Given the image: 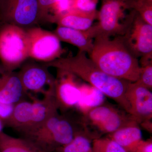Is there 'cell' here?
I'll return each mask as SVG.
<instances>
[{"instance_id":"6da1fadb","label":"cell","mask_w":152,"mask_h":152,"mask_svg":"<svg viewBox=\"0 0 152 152\" xmlns=\"http://www.w3.org/2000/svg\"><path fill=\"white\" fill-rule=\"evenodd\" d=\"M45 64L48 67L67 71L83 80L115 102L131 115L130 107L125 96L128 84L130 82L116 78L104 72L84 52L79 51L73 56L61 57Z\"/></svg>"},{"instance_id":"7a4b0ae2","label":"cell","mask_w":152,"mask_h":152,"mask_svg":"<svg viewBox=\"0 0 152 152\" xmlns=\"http://www.w3.org/2000/svg\"><path fill=\"white\" fill-rule=\"evenodd\" d=\"M99 35L94 39L89 57L102 71L116 78L134 83L138 80L140 66L121 37Z\"/></svg>"},{"instance_id":"3957f363","label":"cell","mask_w":152,"mask_h":152,"mask_svg":"<svg viewBox=\"0 0 152 152\" xmlns=\"http://www.w3.org/2000/svg\"><path fill=\"white\" fill-rule=\"evenodd\" d=\"M101 1L100 10L98 11L99 22L93 26L96 36H123L136 12L131 8L130 0H101Z\"/></svg>"},{"instance_id":"277c9868","label":"cell","mask_w":152,"mask_h":152,"mask_svg":"<svg viewBox=\"0 0 152 152\" xmlns=\"http://www.w3.org/2000/svg\"><path fill=\"white\" fill-rule=\"evenodd\" d=\"M134 120L132 115L123 109L104 104L81 117L85 132L93 140L99 138L100 135L113 133Z\"/></svg>"},{"instance_id":"5b68a950","label":"cell","mask_w":152,"mask_h":152,"mask_svg":"<svg viewBox=\"0 0 152 152\" xmlns=\"http://www.w3.org/2000/svg\"><path fill=\"white\" fill-rule=\"evenodd\" d=\"M29 58L26 29L13 24H0V61L6 69L15 70Z\"/></svg>"},{"instance_id":"8992f818","label":"cell","mask_w":152,"mask_h":152,"mask_svg":"<svg viewBox=\"0 0 152 152\" xmlns=\"http://www.w3.org/2000/svg\"><path fill=\"white\" fill-rule=\"evenodd\" d=\"M29 58L46 64L61 57V41L53 32L33 27L26 29Z\"/></svg>"},{"instance_id":"52a82bcc","label":"cell","mask_w":152,"mask_h":152,"mask_svg":"<svg viewBox=\"0 0 152 152\" xmlns=\"http://www.w3.org/2000/svg\"><path fill=\"white\" fill-rule=\"evenodd\" d=\"M38 0H3L0 24H11L27 29L38 24Z\"/></svg>"},{"instance_id":"ba28073f","label":"cell","mask_w":152,"mask_h":152,"mask_svg":"<svg viewBox=\"0 0 152 152\" xmlns=\"http://www.w3.org/2000/svg\"><path fill=\"white\" fill-rule=\"evenodd\" d=\"M121 37L136 58H152V26L144 21L137 12L124 34Z\"/></svg>"},{"instance_id":"9c48e42d","label":"cell","mask_w":152,"mask_h":152,"mask_svg":"<svg viewBox=\"0 0 152 152\" xmlns=\"http://www.w3.org/2000/svg\"><path fill=\"white\" fill-rule=\"evenodd\" d=\"M45 64L33 61H25L18 74L26 94L42 93L44 94L54 88L55 78Z\"/></svg>"},{"instance_id":"30bf717a","label":"cell","mask_w":152,"mask_h":152,"mask_svg":"<svg viewBox=\"0 0 152 152\" xmlns=\"http://www.w3.org/2000/svg\"><path fill=\"white\" fill-rule=\"evenodd\" d=\"M57 70L54 94L59 110L66 111L75 108L80 97L77 77L67 71Z\"/></svg>"},{"instance_id":"8fae6325","label":"cell","mask_w":152,"mask_h":152,"mask_svg":"<svg viewBox=\"0 0 152 152\" xmlns=\"http://www.w3.org/2000/svg\"><path fill=\"white\" fill-rule=\"evenodd\" d=\"M125 96L130 107L131 115L139 125L144 122L152 121L151 91L134 82L129 83Z\"/></svg>"},{"instance_id":"7c38bea8","label":"cell","mask_w":152,"mask_h":152,"mask_svg":"<svg viewBox=\"0 0 152 152\" xmlns=\"http://www.w3.org/2000/svg\"><path fill=\"white\" fill-rule=\"evenodd\" d=\"M31 116L27 130L24 135L35 129L51 118L58 114L59 107L54 94V88L43 94L42 99L33 97Z\"/></svg>"},{"instance_id":"4fadbf2b","label":"cell","mask_w":152,"mask_h":152,"mask_svg":"<svg viewBox=\"0 0 152 152\" xmlns=\"http://www.w3.org/2000/svg\"><path fill=\"white\" fill-rule=\"evenodd\" d=\"M26 95L18 72L0 64V102L15 105Z\"/></svg>"},{"instance_id":"5bb4252c","label":"cell","mask_w":152,"mask_h":152,"mask_svg":"<svg viewBox=\"0 0 152 152\" xmlns=\"http://www.w3.org/2000/svg\"><path fill=\"white\" fill-rule=\"evenodd\" d=\"M53 32L61 42L75 46L79 49V51L89 55L92 50L96 36L93 26L86 31L58 26Z\"/></svg>"},{"instance_id":"9a60e30c","label":"cell","mask_w":152,"mask_h":152,"mask_svg":"<svg viewBox=\"0 0 152 152\" xmlns=\"http://www.w3.org/2000/svg\"><path fill=\"white\" fill-rule=\"evenodd\" d=\"M107 137L116 142L126 152H134L143 140L140 125L135 120L109 134Z\"/></svg>"},{"instance_id":"2e32d148","label":"cell","mask_w":152,"mask_h":152,"mask_svg":"<svg viewBox=\"0 0 152 152\" xmlns=\"http://www.w3.org/2000/svg\"><path fill=\"white\" fill-rule=\"evenodd\" d=\"M98 10L92 12L70 10L58 18L55 22L58 26L75 29L86 31L93 26L97 19Z\"/></svg>"},{"instance_id":"e0dca14e","label":"cell","mask_w":152,"mask_h":152,"mask_svg":"<svg viewBox=\"0 0 152 152\" xmlns=\"http://www.w3.org/2000/svg\"><path fill=\"white\" fill-rule=\"evenodd\" d=\"M79 88L80 97L75 108L82 116L86 115L92 109L104 104L106 96L98 89L85 83H80Z\"/></svg>"},{"instance_id":"ac0fdd59","label":"cell","mask_w":152,"mask_h":152,"mask_svg":"<svg viewBox=\"0 0 152 152\" xmlns=\"http://www.w3.org/2000/svg\"><path fill=\"white\" fill-rule=\"evenodd\" d=\"M31 107V101L22 100L15 104L12 115L5 126H7L23 134L29 125Z\"/></svg>"},{"instance_id":"d6986e66","label":"cell","mask_w":152,"mask_h":152,"mask_svg":"<svg viewBox=\"0 0 152 152\" xmlns=\"http://www.w3.org/2000/svg\"><path fill=\"white\" fill-rule=\"evenodd\" d=\"M0 152H42L25 138H17L4 132L0 133Z\"/></svg>"},{"instance_id":"ffe728a7","label":"cell","mask_w":152,"mask_h":152,"mask_svg":"<svg viewBox=\"0 0 152 152\" xmlns=\"http://www.w3.org/2000/svg\"><path fill=\"white\" fill-rule=\"evenodd\" d=\"M91 139L84 131H80L69 143L58 148L54 152H93Z\"/></svg>"},{"instance_id":"44dd1931","label":"cell","mask_w":152,"mask_h":152,"mask_svg":"<svg viewBox=\"0 0 152 152\" xmlns=\"http://www.w3.org/2000/svg\"><path fill=\"white\" fill-rule=\"evenodd\" d=\"M93 152H126L120 145L109 138H98L92 141Z\"/></svg>"},{"instance_id":"7402d4cb","label":"cell","mask_w":152,"mask_h":152,"mask_svg":"<svg viewBox=\"0 0 152 152\" xmlns=\"http://www.w3.org/2000/svg\"><path fill=\"white\" fill-rule=\"evenodd\" d=\"M130 1L132 9L144 21L152 26V2L148 0H130Z\"/></svg>"},{"instance_id":"603a6c76","label":"cell","mask_w":152,"mask_h":152,"mask_svg":"<svg viewBox=\"0 0 152 152\" xmlns=\"http://www.w3.org/2000/svg\"><path fill=\"white\" fill-rule=\"evenodd\" d=\"M140 67L138 79L134 83L152 91V62L140 66Z\"/></svg>"},{"instance_id":"cb8c5ba5","label":"cell","mask_w":152,"mask_h":152,"mask_svg":"<svg viewBox=\"0 0 152 152\" xmlns=\"http://www.w3.org/2000/svg\"><path fill=\"white\" fill-rule=\"evenodd\" d=\"M99 0H70V10L92 12L97 10V6Z\"/></svg>"},{"instance_id":"d4e9b609","label":"cell","mask_w":152,"mask_h":152,"mask_svg":"<svg viewBox=\"0 0 152 152\" xmlns=\"http://www.w3.org/2000/svg\"><path fill=\"white\" fill-rule=\"evenodd\" d=\"M58 1V0H38V23L43 22L47 11L51 6Z\"/></svg>"},{"instance_id":"484cf974","label":"cell","mask_w":152,"mask_h":152,"mask_svg":"<svg viewBox=\"0 0 152 152\" xmlns=\"http://www.w3.org/2000/svg\"><path fill=\"white\" fill-rule=\"evenodd\" d=\"M15 105L0 102V118L2 120L4 125L10 117Z\"/></svg>"},{"instance_id":"4316f807","label":"cell","mask_w":152,"mask_h":152,"mask_svg":"<svg viewBox=\"0 0 152 152\" xmlns=\"http://www.w3.org/2000/svg\"><path fill=\"white\" fill-rule=\"evenodd\" d=\"M134 152H152V139L147 140H142Z\"/></svg>"},{"instance_id":"83f0119b","label":"cell","mask_w":152,"mask_h":152,"mask_svg":"<svg viewBox=\"0 0 152 152\" xmlns=\"http://www.w3.org/2000/svg\"><path fill=\"white\" fill-rule=\"evenodd\" d=\"M4 126L5 125L4 122L0 118V133L3 132V129H4Z\"/></svg>"},{"instance_id":"f1b7e54d","label":"cell","mask_w":152,"mask_h":152,"mask_svg":"<svg viewBox=\"0 0 152 152\" xmlns=\"http://www.w3.org/2000/svg\"><path fill=\"white\" fill-rule=\"evenodd\" d=\"M3 0H0V7H1V5L2 3Z\"/></svg>"},{"instance_id":"f546056e","label":"cell","mask_w":152,"mask_h":152,"mask_svg":"<svg viewBox=\"0 0 152 152\" xmlns=\"http://www.w3.org/2000/svg\"><path fill=\"white\" fill-rule=\"evenodd\" d=\"M148 1H152V0H148Z\"/></svg>"}]
</instances>
